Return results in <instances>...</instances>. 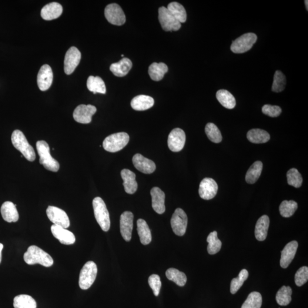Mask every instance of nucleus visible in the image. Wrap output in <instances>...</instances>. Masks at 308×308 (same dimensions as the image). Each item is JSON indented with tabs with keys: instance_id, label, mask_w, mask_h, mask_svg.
Instances as JSON below:
<instances>
[{
	"instance_id": "29",
	"label": "nucleus",
	"mask_w": 308,
	"mask_h": 308,
	"mask_svg": "<svg viewBox=\"0 0 308 308\" xmlns=\"http://www.w3.org/2000/svg\"><path fill=\"white\" fill-rule=\"evenodd\" d=\"M168 70V66L165 63L154 62L149 66V76L153 81H159L163 78Z\"/></svg>"
},
{
	"instance_id": "10",
	"label": "nucleus",
	"mask_w": 308,
	"mask_h": 308,
	"mask_svg": "<svg viewBox=\"0 0 308 308\" xmlns=\"http://www.w3.org/2000/svg\"><path fill=\"white\" fill-rule=\"evenodd\" d=\"M105 18L113 25L120 26L126 22V16L120 6L114 3L106 6L105 9Z\"/></svg>"
},
{
	"instance_id": "36",
	"label": "nucleus",
	"mask_w": 308,
	"mask_h": 308,
	"mask_svg": "<svg viewBox=\"0 0 308 308\" xmlns=\"http://www.w3.org/2000/svg\"><path fill=\"white\" fill-rule=\"evenodd\" d=\"M166 276L169 280L177 284L179 287H183L186 285L187 282V276L185 273L180 272L177 269L171 268L167 270Z\"/></svg>"
},
{
	"instance_id": "39",
	"label": "nucleus",
	"mask_w": 308,
	"mask_h": 308,
	"mask_svg": "<svg viewBox=\"0 0 308 308\" xmlns=\"http://www.w3.org/2000/svg\"><path fill=\"white\" fill-rule=\"evenodd\" d=\"M297 208L298 204L294 201L284 200L279 207L280 213L284 217H290L293 215Z\"/></svg>"
},
{
	"instance_id": "23",
	"label": "nucleus",
	"mask_w": 308,
	"mask_h": 308,
	"mask_svg": "<svg viewBox=\"0 0 308 308\" xmlns=\"http://www.w3.org/2000/svg\"><path fill=\"white\" fill-rule=\"evenodd\" d=\"M120 173L123 180V185L126 192L129 194L135 193L138 189L135 174L128 169L122 170Z\"/></svg>"
},
{
	"instance_id": "50",
	"label": "nucleus",
	"mask_w": 308,
	"mask_h": 308,
	"mask_svg": "<svg viewBox=\"0 0 308 308\" xmlns=\"http://www.w3.org/2000/svg\"><path fill=\"white\" fill-rule=\"evenodd\" d=\"M121 56H122V57H124V55H121Z\"/></svg>"
},
{
	"instance_id": "9",
	"label": "nucleus",
	"mask_w": 308,
	"mask_h": 308,
	"mask_svg": "<svg viewBox=\"0 0 308 308\" xmlns=\"http://www.w3.org/2000/svg\"><path fill=\"white\" fill-rule=\"evenodd\" d=\"M187 223L188 219L186 212L181 209H176L171 219V225L175 235L179 236L185 235Z\"/></svg>"
},
{
	"instance_id": "16",
	"label": "nucleus",
	"mask_w": 308,
	"mask_h": 308,
	"mask_svg": "<svg viewBox=\"0 0 308 308\" xmlns=\"http://www.w3.org/2000/svg\"><path fill=\"white\" fill-rule=\"evenodd\" d=\"M133 213L130 212H124L120 218V233L124 240L130 242L132 239L133 229Z\"/></svg>"
},
{
	"instance_id": "6",
	"label": "nucleus",
	"mask_w": 308,
	"mask_h": 308,
	"mask_svg": "<svg viewBox=\"0 0 308 308\" xmlns=\"http://www.w3.org/2000/svg\"><path fill=\"white\" fill-rule=\"evenodd\" d=\"M98 269L96 264L89 261L83 266L79 274V286L82 289L86 290L89 289L95 282Z\"/></svg>"
},
{
	"instance_id": "19",
	"label": "nucleus",
	"mask_w": 308,
	"mask_h": 308,
	"mask_svg": "<svg viewBox=\"0 0 308 308\" xmlns=\"http://www.w3.org/2000/svg\"><path fill=\"white\" fill-rule=\"evenodd\" d=\"M133 163L137 170L144 173H152L156 169L155 163L140 154H136L133 156Z\"/></svg>"
},
{
	"instance_id": "18",
	"label": "nucleus",
	"mask_w": 308,
	"mask_h": 308,
	"mask_svg": "<svg viewBox=\"0 0 308 308\" xmlns=\"http://www.w3.org/2000/svg\"><path fill=\"white\" fill-rule=\"evenodd\" d=\"M298 246L299 244L296 241H292V242L288 243L283 250L281 251L280 263V266L283 269H287L292 263L294 256L296 255Z\"/></svg>"
},
{
	"instance_id": "47",
	"label": "nucleus",
	"mask_w": 308,
	"mask_h": 308,
	"mask_svg": "<svg viewBox=\"0 0 308 308\" xmlns=\"http://www.w3.org/2000/svg\"><path fill=\"white\" fill-rule=\"evenodd\" d=\"M262 112L264 115L274 118L279 116L282 112V110L278 106L265 105L262 108Z\"/></svg>"
},
{
	"instance_id": "35",
	"label": "nucleus",
	"mask_w": 308,
	"mask_h": 308,
	"mask_svg": "<svg viewBox=\"0 0 308 308\" xmlns=\"http://www.w3.org/2000/svg\"><path fill=\"white\" fill-rule=\"evenodd\" d=\"M13 306L15 308H36L37 303L31 296L20 294L15 297Z\"/></svg>"
},
{
	"instance_id": "31",
	"label": "nucleus",
	"mask_w": 308,
	"mask_h": 308,
	"mask_svg": "<svg viewBox=\"0 0 308 308\" xmlns=\"http://www.w3.org/2000/svg\"><path fill=\"white\" fill-rule=\"evenodd\" d=\"M247 137L250 142L256 144L265 143L270 139L269 133L259 129L250 130L247 133Z\"/></svg>"
},
{
	"instance_id": "32",
	"label": "nucleus",
	"mask_w": 308,
	"mask_h": 308,
	"mask_svg": "<svg viewBox=\"0 0 308 308\" xmlns=\"http://www.w3.org/2000/svg\"><path fill=\"white\" fill-rule=\"evenodd\" d=\"M87 87L89 91L94 94H105L106 92L105 83L99 77L90 76L87 81Z\"/></svg>"
},
{
	"instance_id": "33",
	"label": "nucleus",
	"mask_w": 308,
	"mask_h": 308,
	"mask_svg": "<svg viewBox=\"0 0 308 308\" xmlns=\"http://www.w3.org/2000/svg\"><path fill=\"white\" fill-rule=\"evenodd\" d=\"M167 8L169 10L171 14L180 23H184L186 21V11L182 4L177 2H171Z\"/></svg>"
},
{
	"instance_id": "14",
	"label": "nucleus",
	"mask_w": 308,
	"mask_h": 308,
	"mask_svg": "<svg viewBox=\"0 0 308 308\" xmlns=\"http://www.w3.org/2000/svg\"><path fill=\"white\" fill-rule=\"evenodd\" d=\"M96 112L95 106L80 105L77 106L73 113V118L76 122L88 124L92 122V116Z\"/></svg>"
},
{
	"instance_id": "17",
	"label": "nucleus",
	"mask_w": 308,
	"mask_h": 308,
	"mask_svg": "<svg viewBox=\"0 0 308 308\" xmlns=\"http://www.w3.org/2000/svg\"><path fill=\"white\" fill-rule=\"evenodd\" d=\"M53 73L51 67L48 65H43L38 76V86L41 91H46L51 86L53 83Z\"/></svg>"
},
{
	"instance_id": "27",
	"label": "nucleus",
	"mask_w": 308,
	"mask_h": 308,
	"mask_svg": "<svg viewBox=\"0 0 308 308\" xmlns=\"http://www.w3.org/2000/svg\"><path fill=\"white\" fill-rule=\"evenodd\" d=\"M270 227V218L267 215L260 217L255 226V237L257 240L263 242L267 238L268 231Z\"/></svg>"
},
{
	"instance_id": "34",
	"label": "nucleus",
	"mask_w": 308,
	"mask_h": 308,
	"mask_svg": "<svg viewBox=\"0 0 308 308\" xmlns=\"http://www.w3.org/2000/svg\"><path fill=\"white\" fill-rule=\"evenodd\" d=\"M263 163L260 161L254 162L250 167L246 173V180L249 184H254L259 179L263 170Z\"/></svg>"
},
{
	"instance_id": "24",
	"label": "nucleus",
	"mask_w": 308,
	"mask_h": 308,
	"mask_svg": "<svg viewBox=\"0 0 308 308\" xmlns=\"http://www.w3.org/2000/svg\"><path fill=\"white\" fill-rule=\"evenodd\" d=\"M1 213L2 218L8 223L17 222L19 219L16 206L9 201L2 204L1 207Z\"/></svg>"
},
{
	"instance_id": "3",
	"label": "nucleus",
	"mask_w": 308,
	"mask_h": 308,
	"mask_svg": "<svg viewBox=\"0 0 308 308\" xmlns=\"http://www.w3.org/2000/svg\"><path fill=\"white\" fill-rule=\"evenodd\" d=\"M36 149L39 156V163L50 172H58L59 164L50 154L48 143L44 140H39L36 143Z\"/></svg>"
},
{
	"instance_id": "30",
	"label": "nucleus",
	"mask_w": 308,
	"mask_h": 308,
	"mask_svg": "<svg viewBox=\"0 0 308 308\" xmlns=\"http://www.w3.org/2000/svg\"><path fill=\"white\" fill-rule=\"evenodd\" d=\"M216 98L224 108L232 109L235 108L236 102L235 97L226 90H220L216 93Z\"/></svg>"
},
{
	"instance_id": "20",
	"label": "nucleus",
	"mask_w": 308,
	"mask_h": 308,
	"mask_svg": "<svg viewBox=\"0 0 308 308\" xmlns=\"http://www.w3.org/2000/svg\"><path fill=\"white\" fill-rule=\"evenodd\" d=\"M51 231L55 238L58 239L59 242L62 244L72 245L76 242L75 235L64 228L54 224L51 227Z\"/></svg>"
},
{
	"instance_id": "8",
	"label": "nucleus",
	"mask_w": 308,
	"mask_h": 308,
	"mask_svg": "<svg viewBox=\"0 0 308 308\" xmlns=\"http://www.w3.org/2000/svg\"><path fill=\"white\" fill-rule=\"evenodd\" d=\"M158 13L159 21L164 31H177L181 28V23L177 21L165 6L159 9Z\"/></svg>"
},
{
	"instance_id": "49",
	"label": "nucleus",
	"mask_w": 308,
	"mask_h": 308,
	"mask_svg": "<svg viewBox=\"0 0 308 308\" xmlns=\"http://www.w3.org/2000/svg\"><path fill=\"white\" fill-rule=\"evenodd\" d=\"M305 3H306V8H307V10L308 11V1H307H307H305Z\"/></svg>"
},
{
	"instance_id": "11",
	"label": "nucleus",
	"mask_w": 308,
	"mask_h": 308,
	"mask_svg": "<svg viewBox=\"0 0 308 308\" xmlns=\"http://www.w3.org/2000/svg\"><path fill=\"white\" fill-rule=\"evenodd\" d=\"M49 219L55 225L67 229L70 226V220L64 211L55 206H50L46 210Z\"/></svg>"
},
{
	"instance_id": "22",
	"label": "nucleus",
	"mask_w": 308,
	"mask_h": 308,
	"mask_svg": "<svg viewBox=\"0 0 308 308\" xmlns=\"http://www.w3.org/2000/svg\"><path fill=\"white\" fill-rule=\"evenodd\" d=\"M63 8L58 2H51L43 6L41 11V16L46 21L55 19L62 15Z\"/></svg>"
},
{
	"instance_id": "4",
	"label": "nucleus",
	"mask_w": 308,
	"mask_h": 308,
	"mask_svg": "<svg viewBox=\"0 0 308 308\" xmlns=\"http://www.w3.org/2000/svg\"><path fill=\"white\" fill-rule=\"evenodd\" d=\"M94 212L97 223L105 232H108L110 228L109 213L104 201L99 197L93 200Z\"/></svg>"
},
{
	"instance_id": "44",
	"label": "nucleus",
	"mask_w": 308,
	"mask_h": 308,
	"mask_svg": "<svg viewBox=\"0 0 308 308\" xmlns=\"http://www.w3.org/2000/svg\"><path fill=\"white\" fill-rule=\"evenodd\" d=\"M288 183L295 188H299L302 185L303 177L296 169H291L287 174Z\"/></svg>"
},
{
	"instance_id": "15",
	"label": "nucleus",
	"mask_w": 308,
	"mask_h": 308,
	"mask_svg": "<svg viewBox=\"0 0 308 308\" xmlns=\"http://www.w3.org/2000/svg\"><path fill=\"white\" fill-rule=\"evenodd\" d=\"M218 191L217 183L210 177H206L200 183L199 193L201 198L211 200L213 198Z\"/></svg>"
},
{
	"instance_id": "40",
	"label": "nucleus",
	"mask_w": 308,
	"mask_h": 308,
	"mask_svg": "<svg viewBox=\"0 0 308 308\" xmlns=\"http://www.w3.org/2000/svg\"><path fill=\"white\" fill-rule=\"evenodd\" d=\"M205 132L211 141L219 143L222 142V134L215 124L212 123H209L207 124L205 127Z\"/></svg>"
},
{
	"instance_id": "13",
	"label": "nucleus",
	"mask_w": 308,
	"mask_h": 308,
	"mask_svg": "<svg viewBox=\"0 0 308 308\" xmlns=\"http://www.w3.org/2000/svg\"><path fill=\"white\" fill-rule=\"evenodd\" d=\"M81 59V53L76 47H71L66 52L64 61V71L70 75L75 71Z\"/></svg>"
},
{
	"instance_id": "12",
	"label": "nucleus",
	"mask_w": 308,
	"mask_h": 308,
	"mask_svg": "<svg viewBox=\"0 0 308 308\" xmlns=\"http://www.w3.org/2000/svg\"><path fill=\"white\" fill-rule=\"evenodd\" d=\"M186 139V134L183 130L174 129L170 133L167 141L170 150L173 152H180L185 146Z\"/></svg>"
},
{
	"instance_id": "2",
	"label": "nucleus",
	"mask_w": 308,
	"mask_h": 308,
	"mask_svg": "<svg viewBox=\"0 0 308 308\" xmlns=\"http://www.w3.org/2000/svg\"><path fill=\"white\" fill-rule=\"evenodd\" d=\"M12 142L15 148L21 152L22 155L30 162L36 159V154L33 147L30 145L23 133L19 130L13 132Z\"/></svg>"
},
{
	"instance_id": "48",
	"label": "nucleus",
	"mask_w": 308,
	"mask_h": 308,
	"mask_svg": "<svg viewBox=\"0 0 308 308\" xmlns=\"http://www.w3.org/2000/svg\"><path fill=\"white\" fill-rule=\"evenodd\" d=\"M3 248H4V245H3L2 243H0V263H1L2 260V250Z\"/></svg>"
},
{
	"instance_id": "28",
	"label": "nucleus",
	"mask_w": 308,
	"mask_h": 308,
	"mask_svg": "<svg viewBox=\"0 0 308 308\" xmlns=\"http://www.w3.org/2000/svg\"><path fill=\"white\" fill-rule=\"evenodd\" d=\"M137 231L140 242L143 245H148L152 242V236L148 224L145 220L142 219L137 220Z\"/></svg>"
},
{
	"instance_id": "1",
	"label": "nucleus",
	"mask_w": 308,
	"mask_h": 308,
	"mask_svg": "<svg viewBox=\"0 0 308 308\" xmlns=\"http://www.w3.org/2000/svg\"><path fill=\"white\" fill-rule=\"evenodd\" d=\"M25 262L28 265L38 264L45 267H51L54 261L49 254L36 246H30L23 255Z\"/></svg>"
},
{
	"instance_id": "37",
	"label": "nucleus",
	"mask_w": 308,
	"mask_h": 308,
	"mask_svg": "<svg viewBox=\"0 0 308 308\" xmlns=\"http://www.w3.org/2000/svg\"><path fill=\"white\" fill-rule=\"evenodd\" d=\"M292 290L289 286H283L278 291L276 300L281 306H287L292 301Z\"/></svg>"
},
{
	"instance_id": "7",
	"label": "nucleus",
	"mask_w": 308,
	"mask_h": 308,
	"mask_svg": "<svg viewBox=\"0 0 308 308\" xmlns=\"http://www.w3.org/2000/svg\"><path fill=\"white\" fill-rule=\"evenodd\" d=\"M257 39V36L252 33H246L232 42L231 50L236 54H242L249 51L252 48Z\"/></svg>"
},
{
	"instance_id": "42",
	"label": "nucleus",
	"mask_w": 308,
	"mask_h": 308,
	"mask_svg": "<svg viewBox=\"0 0 308 308\" xmlns=\"http://www.w3.org/2000/svg\"><path fill=\"white\" fill-rule=\"evenodd\" d=\"M286 76L280 70H277L274 75L272 91L275 93L283 92L286 88Z\"/></svg>"
},
{
	"instance_id": "26",
	"label": "nucleus",
	"mask_w": 308,
	"mask_h": 308,
	"mask_svg": "<svg viewBox=\"0 0 308 308\" xmlns=\"http://www.w3.org/2000/svg\"><path fill=\"white\" fill-rule=\"evenodd\" d=\"M154 105V100L148 96L139 95L134 98L131 102V106L136 111H144L152 108Z\"/></svg>"
},
{
	"instance_id": "38",
	"label": "nucleus",
	"mask_w": 308,
	"mask_h": 308,
	"mask_svg": "<svg viewBox=\"0 0 308 308\" xmlns=\"http://www.w3.org/2000/svg\"><path fill=\"white\" fill-rule=\"evenodd\" d=\"M207 242L209 243L207 247V250L210 254H215L218 253L222 248V242L217 237V232L216 231L210 233L207 237Z\"/></svg>"
},
{
	"instance_id": "45",
	"label": "nucleus",
	"mask_w": 308,
	"mask_h": 308,
	"mask_svg": "<svg viewBox=\"0 0 308 308\" xmlns=\"http://www.w3.org/2000/svg\"><path fill=\"white\" fill-rule=\"evenodd\" d=\"M308 280V268L303 267L297 271L294 277L295 283L298 287H301L306 284Z\"/></svg>"
},
{
	"instance_id": "43",
	"label": "nucleus",
	"mask_w": 308,
	"mask_h": 308,
	"mask_svg": "<svg viewBox=\"0 0 308 308\" xmlns=\"http://www.w3.org/2000/svg\"><path fill=\"white\" fill-rule=\"evenodd\" d=\"M249 275V273L247 270H241L239 276L231 281V293L235 294L243 285L244 281L247 280Z\"/></svg>"
},
{
	"instance_id": "21",
	"label": "nucleus",
	"mask_w": 308,
	"mask_h": 308,
	"mask_svg": "<svg viewBox=\"0 0 308 308\" xmlns=\"http://www.w3.org/2000/svg\"><path fill=\"white\" fill-rule=\"evenodd\" d=\"M153 209L156 213L163 214L165 212V193L159 187H154L151 190Z\"/></svg>"
},
{
	"instance_id": "25",
	"label": "nucleus",
	"mask_w": 308,
	"mask_h": 308,
	"mask_svg": "<svg viewBox=\"0 0 308 308\" xmlns=\"http://www.w3.org/2000/svg\"><path fill=\"white\" fill-rule=\"evenodd\" d=\"M132 66L133 63L131 60L127 58H123L119 62L113 63L110 67V70L114 75L122 77L129 73Z\"/></svg>"
},
{
	"instance_id": "5",
	"label": "nucleus",
	"mask_w": 308,
	"mask_h": 308,
	"mask_svg": "<svg viewBox=\"0 0 308 308\" xmlns=\"http://www.w3.org/2000/svg\"><path fill=\"white\" fill-rule=\"evenodd\" d=\"M129 140V135L126 133L113 134L106 137L103 142V147L107 152H118L128 144Z\"/></svg>"
},
{
	"instance_id": "46",
	"label": "nucleus",
	"mask_w": 308,
	"mask_h": 308,
	"mask_svg": "<svg viewBox=\"0 0 308 308\" xmlns=\"http://www.w3.org/2000/svg\"><path fill=\"white\" fill-rule=\"evenodd\" d=\"M149 284L153 290L154 295L158 296L162 287V282L159 275L156 274L151 275L149 278Z\"/></svg>"
},
{
	"instance_id": "41",
	"label": "nucleus",
	"mask_w": 308,
	"mask_h": 308,
	"mask_svg": "<svg viewBox=\"0 0 308 308\" xmlns=\"http://www.w3.org/2000/svg\"><path fill=\"white\" fill-rule=\"evenodd\" d=\"M262 296L257 292L250 293L241 308H261L262 305Z\"/></svg>"
}]
</instances>
